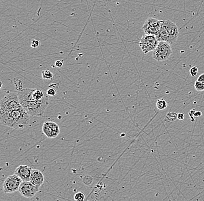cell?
<instances>
[{
  "label": "cell",
  "instance_id": "18",
  "mask_svg": "<svg viewBox=\"0 0 204 201\" xmlns=\"http://www.w3.org/2000/svg\"><path fill=\"white\" fill-rule=\"evenodd\" d=\"M74 199L77 201H82L85 199V195L84 193L79 192H77L74 196Z\"/></svg>",
  "mask_w": 204,
  "mask_h": 201
},
{
  "label": "cell",
  "instance_id": "27",
  "mask_svg": "<svg viewBox=\"0 0 204 201\" xmlns=\"http://www.w3.org/2000/svg\"><path fill=\"white\" fill-rule=\"evenodd\" d=\"M195 117H199L202 115V112L199 111H196L195 112Z\"/></svg>",
  "mask_w": 204,
  "mask_h": 201
},
{
  "label": "cell",
  "instance_id": "4",
  "mask_svg": "<svg viewBox=\"0 0 204 201\" xmlns=\"http://www.w3.org/2000/svg\"><path fill=\"white\" fill-rule=\"evenodd\" d=\"M173 52L170 44L161 41L159 42L157 48L153 50V57L158 62H164L169 59Z\"/></svg>",
  "mask_w": 204,
  "mask_h": 201
},
{
  "label": "cell",
  "instance_id": "15",
  "mask_svg": "<svg viewBox=\"0 0 204 201\" xmlns=\"http://www.w3.org/2000/svg\"><path fill=\"white\" fill-rule=\"evenodd\" d=\"M156 106L158 110H163L166 109V107H168V103L164 99H159L157 100V103H156Z\"/></svg>",
  "mask_w": 204,
  "mask_h": 201
},
{
  "label": "cell",
  "instance_id": "13",
  "mask_svg": "<svg viewBox=\"0 0 204 201\" xmlns=\"http://www.w3.org/2000/svg\"><path fill=\"white\" fill-rule=\"evenodd\" d=\"M156 37L157 39L158 40L159 42L161 41H164L166 42L169 44H171V41H170V37L165 27L164 24H163V20L161 24V28L159 29L158 33L156 35Z\"/></svg>",
  "mask_w": 204,
  "mask_h": 201
},
{
  "label": "cell",
  "instance_id": "25",
  "mask_svg": "<svg viewBox=\"0 0 204 201\" xmlns=\"http://www.w3.org/2000/svg\"><path fill=\"white\" fill-rule=\"evenodd\" d=\"M197 81H199V82H202V83H204V73L201 74L199 76V78L197 79Z\"/></svg>",
  "mask_w": 204,
  "mask_h": 201
},
{
  "label": "cell",
  "instance_id": "23",
  "mask_svg": "<svg viewBox=\"0 0 204 201\" xmlns=\"http://www.w3.org/2000/svg\"><path fill=\"white\" fill-rule=\"evenodd\" d=\"M195 109H193V110H191L190 111V112H189V115H190V118H191V121H192V122H194V121H195V119H194V118L195 117Z\"/></svg>",
  "mask_w": 204,
  "mask_h": 201
},
{
  "label": "cell",
  "instance_id": "6",
  "mask_svg": "<svg viewBox=\"0 0 204 201\" xmlns=\"http://www.w3.org/2000/svg\"><path fill=\"white\" fill-rule=\"evenodd\" d=\"M23 180L16 174L9 176L6 178L3 183L4 192L6 194H11L19 191Z\"/></svg>",
  "mask_w": 204,
  "mask_h": 201
},
{
  "label": "cell",
  "instance_id": "16",
  "mask_svg": "<svg viewBox=\"0 0 204 201\" xmlns=\"http://www.w3.org/2000/svg\"><path fill=\"white\" fill-rule=\"evenodd\" d=\"M42 77L44 79H48V80H52L53 78V73L50 71L48 70H44L42 71Z\"/></svg>",
  "mask_w": 204,
  "mask_h": 201
},
{
  "label": "cell",
  "instance_id": "12",
  "mask_svg": "<svg viewBox=\"0 0 204 201\" xmlns=\"http://www.w3.org/2000/svg\"><path fill=\"white\" fill-rule=\"evenodd\" d=\"M30 181L34 185L40 188L44 182V177L43 174L39 170L33 169Z\"/></svg>",
  "mask_w": 204,
  "mask_h": 201
},
{
  "label": "cell",
  "instance_id": "11",
  "mask_svg": "<svg viewBox=\"0 0 204 201\" xmlns=\"http://www.w3.org/2000/svg\"><path fill=\"white\" fill-rule=\"evenodd\" d=\"M32 168L27 165H20L15 169V174L20 177L23 181H30Z\"/></svg>",
  "mask_w": 204,
  "mask_h": 201
},
{
  "label": "cell",
  "instance_id": "22",
  "mask_svg": "<svg viewBox=\"0 0 204 201\" xmlns=\"http://www.w3.org/2000/svg\"><path fill=\"white\" fill-rule=\"evenodd\" d=\"M40 45V42L39 41L37 40V39H33L31 41V46L33 48H36L37 47H38Z\"/></svg>",
  "mask_w": 204,
  "mask_h": 201
},
{
  "label": "cell",
  "instance_id": "9",
  "mask_svg": "<svg viewBox=\"0 0 204 201\" xmlns=\"http://www.w3.org/2000/svg\"><path fill=\"white\" fill-rule=\"evenodd\" d=\"M42 132L48 138L52 139L56 137L60 133V130L57 123L52 121H47L43 124Z\"/></svg>",
  "mask_w": 204,
  "mask_h": 201
},
{
  "label": "cell",
  "instance_id": "20",
  "mask_svg": "<svg viewBox=\"0 0 204 201\" xmlns=\"http://www.w3.org/2000/svg\"><path fill=\"white\" fill-rule=\"evenodd\" d=\"M198 71H199V70H198V68L196 66H194V67H191L190 70V75L192 76V77H195L198 74Z\"/></svg>",
  "mask_w": 204,
  "mask_h": 201
},
{
  "label": "cell",
  "instance_id": "24",
  "mask_svg": "<svg viewBox=\"0 0 204 201\" xmlns=\"http://www.w3.org/2000/svg\"><path fill=\"white\" fill-rule=\"evenodd\" d=\"M177 119L179 120H183L184 119V114L182 112H179L177 114Z\"/></svg>",
  "mask_w": 204,
  "mask_h": 201
},
{
  "label": "cell",
  "instance_id": "26",
  "mask_svg": "<svg viewBox=\"0 0 204 201\" xmlns=\"http://www.w3.org/2000/svg\"><path fill=\"white\" fill-rule=\"evenodd\" d=\"M55 66H56L57 67H62L63 66V62L62 61H60V60H57L55 62Z\"/></svg>",
  "mask_w": 204,
  "mask_h": 201
},
{
  "label": "cell",
  "instance_id": "10",
  "mask_svg": "<svg viewBox=\"0 0 204 201\" xmlns=\"http://www.w3.org/2000/svg\"><path fill=\"white\" fill-rule=\"evenodd\" d=\"M163 24L169 35L171 44H173L176 41L179 37V30L176 24L170 20H163Z\"/></svg>",
  "mask_w": 204,
  "mask_h": 201
},
{
  "label": "cell",
  "instance_id": "1",
  "mask_svg": "<svg viewBox=\"0 0 204 201\" xmlns=\"http://www.w3.org/2000/svg\"><path fill=\"white\" fill-rule=\"evenodd\" d=\"M30 115L24 108L8 111H0L1 123L15 129H23L28 125Z\"/></svg>",
  "mask_w": 204,
  "mask_h": 201
},
{
  "label": "cell",
  "instance_id": "14",
  "mask_svg": "<svg viewBox=\"0 0 204 201\" xmlns=\"http://www.w3.org/2000/svg\"><path fill=\"white\" fill-rule=\"evenodd\" d=\"M177 119V114L175 112H170L166 115L164 121L166 122H170L175 121Z\"/></svg>",
  "mask_w": 204,
  "mask_h": 201
},
{
  "label": "cell",
  "instance_id": "21",
  "mask_svg": "<svg viewBox=\"0 0 204 201\" xmlns=\"http://www.w3.org/2000/svg\"><path fill=\"white\" fill-rule=\"evenodd\" d=\"M47 94L48 96H55L56 94V90H55L54 88H49L46 91Z\"/></svg>",
  "mask_w": 204,
  "mask_h": 201
},
{
  "label": "cell",
  "instance_id": "8",
  "mask_svg": "<svg viewBox=\"0 0 204 201\" xmlns=\"http://www.w3.org/2000/svg\"><path fill=\"white\" fill-rule=\"evenodd\" d=\"M39 187L34 185L30 181H23L20 185L19 192L26 198H31L39 191Z\"/></svg>",
  "mask_w": 204,
  "mask_h": 201
},
{
  "label": "cell",
  "instance_id": "2",
  "mask_svg": "<svg viewBox=\"0 0 204 201\" xmlns=\"http://www.w3.org/2000/svg\"><path fill=\"white\" fill-rule=\"evenodd\" d=\"M17 95L21 105L30 116L41 117L44 115L48 105V100H34L30 95L29 88L20 90Z\"/></svg>",
  "mask_w": 204,
  "mask_h": 201
},
{
  "label": "cell",
  "instance_id": "3",
  "mask_svg": "<svg viewBox=\"0 0 204 201\" xmlns=\"http://www.w3.org/2000/svg\"><path fill=\"white\" fill-rule=\"evenodd\" d=\"M23 108L19 99L18 95L11 92L6 95L1 101L0 111H8Z\"/></svg>",
  "mask_w": 204,
  "mask_h": 201
},
{
  "label": "cell",
  "instance_id": "17",
  "mask_svg": "<svg viewBox=\"0 0 204 201\" xmlns=\"http://www.w3.org/2000/svg\"><path fill=\"white\" fill-rule=\"evenodd\" d=\"M194 88L197 91H199V92L204 91V83L197 81L195 82Z\"/></svg>",
  "mask_w": 204,
  "mask_h": 201
},
{
  "label": "cell",
  "instance_id": "5",
  "mask_svg": "<svg viewBox=\"0 0 204 201\" xmlns=\"http://www.w3.org/2000/svg\"><path fill=\"white\" fill-rule=\"evenodd\" d=\"M158 40L155 35L144 34L140 39L139 45L143 52L144 54H147L148 52L154 50L158 45Z\"/></svg>",
  "mask_w": 204,
  "mask_h": 201
},
{
  "label": "cell",
  "instance_id": "19",
  "mask_svg": "<svg viewBox=\"0 0 204 201\" xmlns=\"http://www.w3.org/2000/svg\"><path fill=\"white\" fill-rule=\"evenodd\" d=\"M83 181L86 185H91L93 182V178L90 176H86L84 177Z\"/></svg>",
  "mask_w": 204,
  "mask_h": 201
},
{
  "label": "cell",
  "instance_id": "7",
  "mask_svg": "<svg viewBox=\"0 0 204 201\" xmlns=\"http://www.w3.org/2000/svg\"><path fill=\"white\" fill-rule=\"evenodd\" d=\"M162 20H159L153 17H149L146 20L143 26L144 34L148 35H157L161 28Z\"/></svg>",
  "mask_w": 204,
  "mask_h": 201
}]
</instances>
